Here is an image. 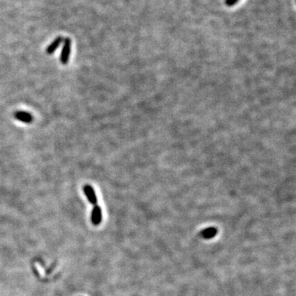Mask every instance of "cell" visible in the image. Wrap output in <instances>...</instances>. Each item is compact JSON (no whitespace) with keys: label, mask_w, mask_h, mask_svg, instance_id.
Segmentation results:
<instances>
[{"label":"cell","mask_w":296,"mask_h":296,"mask_svg":"<svg viewBox=\"0 0 296 296\" xmlns=\"http://www.w3.org/2000/svg\"><path fill=\"white\" fill-rule=\"evenodd\" d=\"M71 45H72V41L70 40V38L64 39L63 49H62V52L60 54V62L63 65H65L68 63L70 53H71Z\"/></svg>","instance_id":"cell-1"},{"label":"cell","mask_w":296,"mask_h":296,"mask_svg":"<svg viewBox=\"0 0 296 296\" xmlns=\"http://www.w3.org/2000/svg\"><path fill=\"white\" fill-rule=\"evenodd\" d=\"M83 192H84L85 195L87 196V200L89 201L91 204H92L93 206L97 205V195H96V193H95L94 188H92V186L89 185V184L85 185L83 187Z\"/></svg>","instance_id":"cell-2"},{"label":"cell","mask_w":296,"mask_h":296,"mask_svg":"<svg viewBox=\"0 0 296 296\" xmlns=\"http://www.w3.org/2000/svg\"><path fill=\"white\" fill-rule=\"evenodd\" d=\"M15 118L25 123H31L33 121V117L30 113L26 111H16L14 113Z\"/></svg>","instance_id":"cell-3"},{"label":"cell","mask_w":296,"mask_h":296,"mask_svg":"<svg viewBox=\"0 0 296 296\" xmlns=\"http://www.w3.org/2000/svg\"><path fill=\"white\" fill-rule=\"evenodd\" d=\"M92 222L95 225H98L101 224L102 221V211H101V207H99L98 205H95L92 211Z\"/></svg>","instance_id":"cell-4"},{"label":"cell","mask_w":296,"mask_h":296,"mask_svg":"<svg viewBox=\"0 0 296 296\" xmlns=\"http://www.w3.org/2000/svg\"><path fill=\"white\" fill-rule=\"evenodd\" d=\"M63 41V37H61V36L57 37V38H56L55 40H54V41L53 42H52V43H51L50 45L47 47V49H46V53L48 54H53L56 51V49H57L59 47V45H60L61 44H62Z\"/></svg>","instance_id":"cell-5"},{"label":"cell","mask_w":296,"mask_h":296,"mask_svg":"<svg viewBox=\"0 0 296 296\" xmlns=\"http://www.w3.org/2000/svg\"><path fill=\"white\" fill-rule=\"evenodd\" d=\"M217 233H218V230H217V228H215V227H208V228L203 230L201 232V235H202V237L203 238L211 239V238H214L215 236L217 234Z\"/></svg>","instance_id":"cell-6"},{"label":"cell","mask_w":296,"mask_h":296,"mask_svg":"<svg viewBox=\"0 0 296 296\" xmlns=\"http://www.w3.org/2000/svg\"><path fill=\"white\" fill-rule=\"evenodd\" d=\"M238 0H226V4L229 5V6H232L234 5L235 2H237Z\"/></svg>","instance_id":"cell-7"}]
</instances>
